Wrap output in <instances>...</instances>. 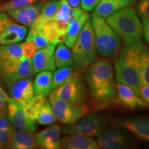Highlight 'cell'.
Listing matches in <instances>:
<instances>
[{
  "label": "cell",
  "mask_w": 149,
  "mask_h": 149,
  "mask_svg": "<svg viewBox=\"0 0 149 149\" xmlns=\"http://www.w3.org/2000/svg\"><path fill=\"white\" fill-rule=\"evenodd\" d=\"M31 74H33L31 59L23 56L16 68L12 71L3 74L0 80L5 86L9 87L18 80L29 77Z\"/></svg>",
  "instance_id": "ac0fdd59"
},
{
  "label": "cell",
  "mask_w": 149,
  "mask_h": 149,
  "mask_svg": "<svg viewBox=\"0 0 149 149\" xmlns=\"http://www.w3.org/2000/svg\"><path fill=\"white\" fill-rule=\"evenodd\" d=\"M118 125L133 134L137 138L149 141V116H139L123 119Z\"/></svg>",
  "instance_id": "9a60e30c"
},
{
  "label": "cell",
  "mask_w": 149,
  "mask_h": 149,
  "mask_svg": "<svg viewBox=\"0 0 149 149\" xmlns=\"http://www.w3.org/2000/svg\"><path fill=\"white\" fill-rule=\"evenodd\" d=\"M139 96L149 107V84H141L139 89Z\"/></svg>",
  "instance_id": "d590c367"
},
{
  "label": "cell",
  "mask_w": 149,
  "mask_h": 149,
  "mask_svg": "<svg viewBox=\"0 0 149 149\" xmlns=\"http://www.w3.org/2000/svg\"><path fill=\"white\" fill-rule=\"evenodd\" d=\"M54 60L55 66L57 68L67 66H75L72 52L69 50V48L62 44H59L54 52Z\"/></svg>",
  "instance_id": "f546056e"
},
{
  "label": "cell",
  "mask_w": 149,
  "mask_h": 149,
  "mask_svg": "<svg viewBox=\"0 0 149 149\" xmlns=\"http://www.w3.org/2000/svg\"><path fill=\"white\" fill-rule=\"evenodd\" d=\"M46 100V96L35 95L22 106L26 117L30 122L35 123L42 105Z\"/></svg>",
  "instance_id": "83f0119b"
},
{
  "label": "cell",
  "mask_w": 149,
  "mask_h": 149,
  "mask_svg": "<svg viewBox=\"0 0 149 149\" xmlns=\"http://www.w3.org/2000/svg\"><path fill=\"white\" fill-rule=\"evenodd\" d=\"M26 33V27L10 22L0 34V44H10L21 42Z\"/></svg>",
  "instance_id": "7402d4cb"
},
{
  "label": "cell",
  "mask_w": 149,
  "mask_h": 149,
  "mask_svg": "<svg viewBox=\"0 0 149 149\" xmlns=\"http://www.w3.org/2000/svg\"><path fill=\"white\" fill-rule=\"evenodd\" d=\"M10 95L15 101L24 105L35 95L32 81L26 77L17 81L11 86Z\"/></svg>",
  "instance_id": "d6986e66"
},
{
  "label": "cell",
  "mask_w": 149,
  "mask_h": 149,
  "mask_svg": "<svg viewBox=\"0 0 149 149\" xmlns=\"http://www.w3.org/2000/svg\"><path fill=\"white\" fill-rule=\"evenodd\" d=\"M84 77L95 107L104 109L114 103L116 89L109 59H96L87 68Z\"/></svg>",
  "instance_id": "6da1fadb"
},
{
  "label": "cell",
  "mask_w": 149,
  "mask_h": 149,
  "mask_svg": "<svg viewBox=\"0 0 149 149\" xmlns=\"http://www.w3.org/2000/svg\"><path fill=\"white\" fill-rule=\"evenodd\" d=\"M2 112H3V111H2ZM2 112H0V114H1V113H2Z\"/></svg>",
  "instance_id": "ee69618b"
},
{
  "label": "cell",
  "mask_w": 149,
  "mask_h": 149,
  "mask_svg": "<svg viewBox=\"0 0 149 149\" xmlns=\"http://www.w3.org/2000/svg\"><path fill=\"white\" fill-rule=\"evenodd\" d=\"M125 46L131 53L138 68L141 82L149 84V48L141 41Z\"/></svg>",
  "instance_id": "8fae6325"
},
{
  "label": "cell",
  "mask_w": 149,
  "mask_h": 149,
  "mask_svg": "<svg viewBox=\"0 0 149 149\" xmlns=\"http://www.w3.org/2000/svg\"><path fill=\"white\" fill-rule=\"evenodd\" d=\"M100 0H80V4L83 10L87 12L95 8Z\"/></svg>",
  "instance_id": "74e56055"
},
{
  "label": "cell",
  "mask_w": 149,
  "mask_h": 149,
  "mask_svg": "<svg viewBox=\"0 0 149 149\" xmlns=\"http://www.w3.org/2000/svg\"><path fill=\"white\" fill-rule=\"evenodd\" d=\"M23 57L21 44L0 45V78L16 68Z\"/></svg>",
  "instance_id": "30bf717a"
},
{
  "label": "cell",
  "mask_w": 149,
  "mask_h": 149,
  "mask_svg": "<svg viewBox=\"0 0 149 149\" xmlns=\"http://www.w3.org/2000/svg\"><path fill=\"white\" fill-rule=\"evenodd\" d=\"M26 40L33 41L38 49L45 47L50 44L46 37L42 33V31L37 33H31L29 31Z\"/></svg>",
  "instance_id": "836d02e7"
},
{
  "label": "cell",
  "mask_w": 149,
  "mask_h": 149,
  "mask_svg": "<svg viewBox=\"0 0 149 149\" xmlns=\"http://www.w3.org/2000/svg\"><path fill=\"white\" fill-rule=\"evenodd\" d=\"M71 8H77L80 4V0H68Z\"/></svg>",
  "instance_id": "7bdbcfd3"
},
{
  "label": "cell",
  "mask_w": 149,
  "mask_h": 149,
  "mask_svg": "<svg viewBox=\"0 0 149 149\" xmlns=\"http://www.w3.org/2000/svg\"><path fill=\"white\" fill-rule=\"evenodd\" d=\"M37 121L40 124L44 126L51 125L57 121L50 102L48 100H46L41 108Z\"/></svg>",
  "instance_id": "4dcf8cb0"
},
{
  "label": "cell",
  "mask_w": 149,
  "mask_h": 149,
  "mask_svg": "<svg viewBox=\"0 0 149 149\" xmlns=\"http://www.w3.org/2000/svg\"><path fill=\"white\" fill-rule=\"evenodd\" d=\"M14 127L0 129V148H8L15 133Z\"/></svg>",
  "instance_id": "d6a6232c"
},
{
  "label": "cell",
  "mask_w": 149,
  "mask_h": 149,
  "mask_svg": "<svg viewBox=\"0 0 149 149\" xmlns=\"http://www.w3.org/2000/svg\"><path fill=\"white\" fill-rule=\"evenodd\" d=\"M71 9L68 0H59L58 9L53 17V19L58 24L59 29L64 35H66L67 28L70 24Z\"/></svg>",
  "instance_id": "f1b7e54d"
},
{
  "label": "cell",
  "mask_w": 149,
  "mask_h": 149,
  "mask_svg": "<svg viewBox=\"0 0 149 149\" xmlns=\"http://www.w3.org/2000/svg\"><path fill=\"white\" fill-rule=\"evenodd\" d=\"M97 137V143L99 148H125L130 145V139L127 135L117 128H104Z\"/></svg>",
  "instance_id": "9c48e42d"
},
{
  "label": "cell",
  "mask_w": 149,
  "mask_h": 149,
  "mask_svg": "<svg viewBox=\"0 0 149 149\" xmlns=\"http://www.w3.org/2000/svg\"><path fill=\"white\" fill-rule=\"evenodd\" d=\"M61 148L65 149H97V141L90 136L70 134L61 139Z\"/></svg>",
  "instance_id": "ffe728a7"
},
{
  "label": "cell",
  "mask_w": 149,
  "mask_h": 149,
  "mask_svg": "<svg viewBox=\"0 0 149 149\" xmlns=\"http://www.w3.org/2000/svg\"><path fill=\"white\" fill-rule=\"evenodd\" d=\"M33 133L26 130L15 131L10 144L13 149H33L38 146Z\"/></svg>",
  "instance_id": "cb8c5ba5"
},
{
  "label": "cell",
  "mask_w": 149,
  "mask_h": 149,
  "mask_svg": "<svg viewBox=\"0 0 149 149\" xmlns=\"http://www.w3.org/2000/svg\"><path fill=\"white\" fill-rule=\"evenodd\" d=\"M113 63L116 82L128 86L139 96V89L142 82L137 66L120 55L114 59Z\"/></svg>",
  "instance_id": "52a82bcc"
},
{
  "label": "cell",
  "mask_w": 149,
  "mask_h": 149,
  "mask_svg": "<svg viewBox=\"0 0 149 149\" xmlns=\"http://www.w3.org/2000/svg\"><path fill=\"white\" fill-rule=\"evenodd\" d=\"M104 121L95 113H87L75 122L68 124L62 128L65 135L79 134L86 136H97L104 128Z\"/></svg>",
  "instance_id": "ba28073f"
},
{
  "label": "cell",
  "mask_w": 149,
  "mask_h": 149,
  "mask_svg": "<svg viewBox=\"0 0 149 149\" xmlns=\"http://www.w3.org/2000/svg\"><path fill=\"white\" fill-rule=\"evenodd\" d=\"M42 33L50 44L57 45L64 41L66 35L61 31L57 22L53 18L46 20L43 24Z\"/></svg>",
  "instance_id": "484cf974"
},
{
  "label": "cell",
  "mask_w": 149,
  "mask_h": 149,
  "mask_svg": "<svg viewBox=\"0 0 149 149\" xmlns=\"http://www.w3.org/2000/svg\"><path fill=\"white\" fill-rule=\"evenodd\" d=\"M137 9L139 15L149 17V0H139Z\"/></svg>",
  "instance_id": "8d00e7d4"
},
{
  "label": "cell",
  "mask_w": 149,
  "mask_h": 149,
  "mask_svg": "<svg viewBox=\"0 0 149 149\" xmlns=\"http://www.w3.org/2000/svg\"><path fill=\"white\" fill-rule=\"evenodd\" d=\"M44 3L31 4L8 11L9 15L26 26H31L42 10Z\"/></svg>",
  "instance_id": "e0dca14e"
},
{
  "label": "cell",
  "mask_w": 149,
  "mask_h": 149,
  "mask_svg": "<svg viewBox=\"0 0 149 149\" xmlns=\"http://www.w3.org/2000/svg\"><path fill=\"white\" fill-rule=\"evenodd\" d=\"M142 19L143 35L145 40L149 44V17L145 16H141Z\"/></svg>",
  "instance_id": "ab89813d"
},
{
  "label": "cell",
  "mask_w": 149,
  "mask_h": 149,
  "mask_svg": "<svg viewBox=\"0 0 149 149\" xmlns=\"http://www.w3.org/2000/svg\"><path fill=\"white\" fill-rule=\"evenodd\" d=\"M53 73L51 70H42L37 72L33 83L35 95L46 96L52 91Z\"/></svg>",
  "instance_id": "d4e9b609"
},
{
  "label": "cell",
  "mask_w": 149,
  "mask_h": 149,
  "mask_svg": "<svg viewBox=\"0 0 149 149\" xmlns=\"http://www.w3.org/2000/svg\"><path fill=\"white\" fill-rule=\"evenodd\" d=\"M90 18L88 13L83 11L82 13L68 24L64 39V43L68 48H72L77 40L86 22Z\"/></svg>",
  "instance_id": "603a6c76"
},
{
  "label": "cell",
  "mask_w": 149,
  "mask_h": 149,
  "mask_svg": "<svg viewBox=\"0 0 149 149\" xmlns=\"http://www.w3.org/2000/svg\"><path fill=\"white\" fill-rule=\"evenodd\" d=\"M13 127L8 120V117L6 115V111H4L0 114V129L9 128Z\"/></svg>",
  "instance_id": "60d3db41"
},
{
  "label": "cell",
  "mask_w": 149,
  "mask_h": 149,
  "mask_svg": "<svg viewBox=\"0 0 149 149\" xmlns=\"http://www.w3.org/2000/svg\"><path fill=\"white\" fill-rule=\"evenodd\" d=\"M12 22V21L7 17L5 13H0V34L6 27V26Z\"/></svg>",
  "instance_id": "b9f144b4"
},
{
  "label": "cell",
  "mask_w": 149,
  "mask_h": 149,
  "mask_svg": "<svg viewBox=\"0 0 149 149\" xmlns=\"http://www.w3.org/2000/svg\"><path fill=\"white\" fill-rule=\"evenodd\" d=\"M23 56L27 58L31 59L34 56L38 48L32 40H26L25 42L21 44Z\"/></svg>",
  "instance_id": "e575fe53"
},
{
  "label": "cell",
  "mask_w": 149,
  "mask_h": 149,
  "mask_svg": "<svg viewBox=\"0 0 149 149\" xmlns=\"http://www.w3.org/2000/svg\"><path fill=\"white\" fill-rule=\"evenodd\" d=\"M49 102L57 120L65 124L75 122L89 112L86 104H77L59 100L50 93Z\"/></svg>",
  "instance_id": "8992f818"
},
{
  "label": "cell",
  "mask_w": 149,
  "mask_h": 149,
  "mask_svg": "<svg viewBox=\"0 0 149 149\" xmlns=\"http://www.w3.org/2000/svg\"><path fill=\"white\" fill-rule=\"evenodd\" d=\"M79 68L77 69L73 66H67L58 68L53 74V83H52V90L55 89L59 86L67 82L72 78L81 74Z\"/></svg>",
  "instance_id": "4316f807"
},
{
  "label": "cell",
  "mask_w": 149,
  "mask_h": 149,
  "mask_svg": "<svg viewBox=\"0 0 149 149\" xmlns=\"http://www.w3.org/2000/svg\"><path fill=\"white\" fill-rule=\"evenodd\" d=\"M10 98L6 93L4 90L0 86V112L6 111V107Z\"/></svg>",
  "instance_id": "f35d334b"
},
{
  "label": "cell",
  "mask_w": 149,
  "mask_h": 149,
  "mask_svg": "<svg viewBox=\"0 0 149 149\" xmlns=\"http://www.w3.org/2000/svg\"><path fill=\"white\" fill-rule=\"evenodd\" d=\"M115 89L116 97L115 102L121 107L133 110L140 108H148L145 102L128 86L117 83L115 84Z\"/></svg>",
  "instance_id": "4fadbf2b"
},
{
  "label": "cell",
  "mask_w": 149,
  "mask_h": 149,
  "mask_svg": "<svg viewBox=\"0 0 149 149\" xmlns=\"http://www.w3.org/2000/svg\"><path fill=\"white\" fill-rule=\"evenodd\" d=\"M55 46L49 44L45 47L40 48L32 57L33 74L42 70H54L55 63L54 60V52Z\"/></svg>",
  "instance_id": "5bb4252c"
},
{
  "label": "cell",
  "mask_w": 149,
  "mask_h": 149,
  "mask_svg": "<svg viewBox=\"0 0 149 149\" xmlns=\"http://www.w3.org/2000/svg\"><path fill=\"white\" fill-rule=\"evenodd\" d=\"M37 0H11L8 2L0 4V12L9 11L13 9L21 8L26 6L33 4Z\"/></svg>",
  "instance_id": "1f68e13d"
},
{
  "label": "cell",
  "mask_w": 149,
  "mask_h": 149,
  "mask_svg": "<svg viewBox=\"0 0 149 149\" xmlns=\"http://www.w3.org/2000/svg\"><path fill=\"white\" fill-rule=\"evenodd\" d=\"M107 19V23L125 45L141 41L142 24L133 7L128 6L120 9Z\"/></svg>",
  "instance_id": "7a4b0ae2"
},
{
  "label": "cell",
  "mask_w": 149,
  "mask_h": 149,
  "mask_svg": "<svg viewBox=\"0 0 149 149\" xmlns=\"http://www.w3.org/2000/svg\"><path fill=\"white\" fill-rule=\"evenodd\" d=\"M7 112L9 120L12 126L18 130H26L34 133L36 130L35 123L28 120L24 113L23 107L10 98L7 104Z\"/></svg>",
  "instance_id": "7c38bea8"
},
{
  "label": "cell",
  "mask_w": 149,
  "mask_h": 149,
  "mask_svg": "<svg viewBox=\"0 0 149 149\" xmlns=\"http://www.w3.org/2000/svg\"><path fill=\"white\" fill-rule=\"evenodd\" d=\"M135 0H100L95 8V12L99 16L107 18L117 10L130 6Z\"/></svg>",
  "instance_id": "44dd1931"
},
{
  "label": "cell",
  "mask_w": 149,
  "mask_h": 149,
  "mask_svg": "<svg viewBox=\"0 0 149 149\" xmlns=\"http://www.w3.org/2000/svg\"><path fill=\"white\" fill-rule=\"evenodd\" d=\"M63 101L77 104H86L88 101V91L81 74L53 89L50 93Z\"/></svg>",
  "instance_id": "5b68a950"
},
{
  "label": "cell",
  "mask_w": 149,
  "mask_h": 149,
  "mask_svg": "<svg viewBox=\"0 0 149 149\" xmlns=\"http://www.w3.org/2000/svg\"><path fill=\"white\" fill-rule=\"evenodd\" d=\"M72 48L74 62L80 70L86 69L97 59L92 22L90 18L86 22Z\"/></svg>",
  "instance_id": "277c9868"
},
{
  "label": "cell",
  "mask_w": 149,
  "mask_h": 149,
  "mask_svg": "<svg viewBox=\"0 0 149 149\" xmlns=\"http://www.w3.org/2000/svg\"><path fill=\"white\" fill-rule=\"evenodd\" d=\"M92 26L97 53L105 58H115L121 49V39L102 17L92 14Z\"/></svg>",
  "instance_id": "3957f363"
},
{
  "label": "cell",
  "mask_w": 149,
  "mask_h": 149,
  "mask_svg": "<svg viewBox=\"0 0 149 149\" xmlns=\"http://www.w3.org/2000/svg\"><path fill=\"white\" fill-rule=\"evenodd\" d=\"M61 130V126L55 124L39 132L35 135L38 146L45 149L60 148Z\"/></svg>",
  "instance_id": "2e32d148"
}]
</instances>
